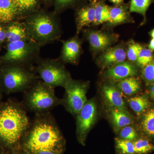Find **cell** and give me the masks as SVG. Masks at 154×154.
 <instances>
[{
	"instance_id": "cell-15",
	"label": "cell",
	"mask_w": 154,
	"mask_h": 154,
	"mask_svg": "<svg viewBox=\"0 0 154 154\" xmlns=\"http://www.w3.org/2000/svg\"><path fill=\"white\" fill-rule=\"evenodd\" d=\"M102 93L106 102L115 109L125 111V104L119 91L113 86L105 85L102 88Z\"/></svg>"
},
{
	"instance_id": "cell-26",
	"label": "cell",
	"mask_w": 154,
	"mask_h": 154,
	"mask_svg": "<svg viewBox=\"0 0 154 154\" xmlns=\"http://www.w3.org/2000/svg\"><path fill=\"white\" fill-rule=\"evenodd\" d=\"M142 124L146 133L149 135H154V109L150 110L146 113Z\"/></svg>"
},
{
	"instance_id": "cell-4",
	"label": "cell",
	"mask_w": 154,
	"mask_h": 154,
	"mask_svg": "<svg viewBox=\"0 0 154 154\" xmlns=\"http://www.w3.org/2000/svg\"><path fill=\"white\" fill-rule=\"evenodd\" d=\"M61 103L62 99L56 96L54 88L40 79L24 93L23 105L36 114L49 112Z\"/></svg>"
},
{
	"instance_id": "cell-38",
	"label": "cell",
	"mask_w": 154,
	"mask_h": 154,
	"mask_svg": "<svg viewBox=\"0 0 154 154\" xmlns=\"http://www.w3.org/2000/svg\"><path fill=\"white\" fill-rule=\"evenodd\" d=\"M150 34V36L152 37V38H154V29H153V30L151 31Z\"/></svg>"
},
{
	"instance_id": "cell-27",
	"label": "cell",
	"mask_w": 154,
	"mask_h": 154,
	"mask_svg": "<svg viewBox=\"0 0 154 154\" xmlns=\"http://www.w3.org/2000/svg\"><path fill=\"white\" fill-rule=\"evenodd\" d=\"M134 143L135 154H144L154 150V145L148 140L145 139H139Z\"/></svg>"
},
{
	"instance_id": "cell-21",
	"label": "cell",
	"mask_w": 154,
	"mask_h": 154,
	"mask_svg": "<svg viewBox=\"0 0 154 154\" xmlns=\"http://www.w3.org/2000/svg\"><path fill=\"white\" fill-rule=\"evenodd\" d=\"M130 107L137 115L143 113L150 105L148 99L145 96L132 97L128 100Z\"/></svg>"
},
{
	"instance_id": "cell-24",
	"label": "cell",
	"mask_w": 154,
	"mask_h": 154,
	"mask_svg": "<svg viewBox=\"0 0 154 154\" xmlns=\"http://www.w3.org/2000/svg\"><path fill=\"white\" fill-rule=\"evenodd\" d=\"M116 145L120 154H135L134 143L132 141L117 138L116 139Z\"/></svg>"
},
{
	"instance_id": "cell-33",
	"label": "cell",
	"mask_w": 154,
	"mask_h": 154,
	"mask_svg": "<svg viewBox=\"0 0 154 154\" xmlns=\"http://www.w3.org/2000/svg\"><path fill=\"white\" fill-rule=\"evenodd\" d=\"M6 40L5 28L0 25V46Z\"/></svg>"
},
{
	"instance_id": "cell-35",
	"label": "cell",
	"mask_w": 154,
	"mask_h": 154,
	"mask_svg": "<svg viewBox=\"0 0 154 154\" xmlns=\"http://www.w3.org/2000/svg\"><path fill=\"white\" fill-rule=\"evenodd\" d=\"M149 49L154 51V38H152L149 45Z\"/></svg>"
},
{
	"instance_id": "cell-13",
	"label": "cell",
	"mask_w": 154,
	"mask_h": 154,
	"mask_svg": "<svg viewBox=\"0 0 154 154\" xmlns=\"http://www.w3.org/2000/svg\"><path fill=\"white\" fill-rule=\"evenodd\" d=\"M5 28L6 40L8 43L30 39L24 22H12Z\"/></svg>"
},
{
	"instance_id": "cell-32",
	"label": "cell",
	"mask_w": 154,
	"mask_h": 154,
	"mask_svg": "<svg viewBox=\"0 0 154 154\" xmlns=\"http://www.w3.org/2000/svg\"><path fill=\"white\" fill-rule=\"evenodd\" d=\"M55 4L57 9H63L70 5L76 0H55Z\"/></svg>"
},
{
	"instance_id": "cell-6",
	"label": "cell",
	"mask_w": 154,
	"mask_h": 154,
	"mask_svg": "<svg viewBox=\"0 0 154 154\" xmlns=\"http://www.w3.org/2000/svg\"><path fill=\"white\" fill-rule=\"evenodd\" d=\"M40 48L31 39L10 42L6 53L0 57V63L33 68L40 58Z\"/></svg>"
},
{
	"instance_id": "cell-17",
	"label": "cell",
	"mask_w": 154,
	"mask_h": 154,
	"mask_svg": "<svg viewBox=\"0 0 154 154\" xmlns=\"http://www.w3.org/2000/svg\"><path fill=\"white\" fill-rule=\"evenodd\" d=\"M18 14V9L13 0H0V23L13 22Z\"/></svg>"
},
{
	"instance_id": "cell-22",
	"label": "cell",
	"mask_w": 154,
	"mask_h": 154,
	"mask_svg": "<svg viewBox=\"0 0 154 154\" xmlns=\"http://www.w3.org/2000/svg\"><path fill=\"white\" fill-rule=\"evenodd\" d=\"M110 21L111 24L117 25L125 22L128 18L127 12L123 7L110 8Z\"/></svg>"
},
{
	"instance_id": "cell-8",
	"label": "cell",
	"mask_w": 154,
	"mask_h": 154,
	"mask_svg": "<svg viewBox=\"0 0 154 154\" xmlns=\"http://www.w3.org/2000/svg\"><path fill=\"white\" fill-rule=\"evenodd\" d=\"M88 85L87 82L72 79L64 87L65 95L61 105L72 114L76 115L87 100Z\"/></svg>"
},
{
	"instance_id": "cell-20",
	"label": "cell",
	"mask_w": 154,
	"mask_h": 154,
	"mask_svg": "<svg viewBox=\"0 0 154 154\" xmlns=\"http://www.w3.org/2000/svg\"><path fill=\"white\" fill-rule=\"evenodd\" d=\"M95 19L94 24L100 25L110 21V8L102 3H95Z\"/></svg>"
},
{
	"instance_id": "cell-40",
	"label": "cell",
	"mask_w": 154,
	"mask_h": 154,
	"mask_svg": "<svg viewBox=\"0 0 154 154\" xmlns=\"http://www.w3.org/2000/svg\"><path fill=\"white\" fill-rule=\"evenodd\" d=\"M25 153H23V154H29L28 153H27V152H25Z\"/></svg>"
},
{
	"instance_id": "cell-34",
	"label": "cell",
	"mask_w": 154,
	"mask_h": 154,
	"mask_svg": "<svg viewBox=\"0 0 154 154\" xmlns=\"http://www.w3.org/2000/svg\"><path fill=\"white\" fill-rule=\"evenodd\" d=\"M62 152L55 151H43L37 152L33 154H61Z\"/></svg>"
},
{
	"instance_id": "cell-30",
	"label": "cell",
	"mask_w": 154,
	"mask_h": 154,
	"mask_svg": "<svg viewBox=\"0 0 154 154\" xmlns=\"http://www.w3.org/2000/svg\"><path fill=\"white\" fill-rule=\"evenodd\" d=\"M120 136L122 139L132 141L136 138L137 133L133 128L128 125L122 128L120 131Z\"/></svg>"
},
{
	"instance_id": "cell-7",
	"label": "cell",
	"mask_w": 154,
	"mask_h": 154,
	"mask_svg": "<svg viewBox=\"0 0 154 154\" xmlns=\"http://www.w3.org/2000/svg\"><path fill=\"white\" fill-rule=\"evenodd\" d=\"M33 70L39 79L54 88L62 87L64 88L72 79L67 71L64 63L57 59L41 58L37 61Z\"/></svg>"
},
{
	"instance_id": "cell-29",
	"label": "cell",
	"mask_w": 154,
	"mask_h": 154,
	"mask_svg": "<svg viewBox=\"0 0 154 154\" xmlns=\"http://www.w3.org/2000/svg\"><path fill=\"white\" fill-rule=\"evenodd\" d=\"M142 48L141 45L138 43H133L131 44L128 47L126 54L128 60L132 62L136 61L139 54Z\"/></svg>"
},
{
	"instance_id": "cell-11",
	"label": "cell",
	"mask_w": 154,
	"mask_h": 154,
	"mask_svg": "<svg viewBox=\"0 0 154 154\" xmlns=\"http://www.w3.org/2000/svg\"><path fill=\"white\" fill-rule=\"evenodd\" d=\"M137 69L131 63L123 62L115 65L107 70L106 76L113 81H121L137 74Z\"/></svg>"
},
{
	"instance_id": "cell-10",
	"label": "cell",
	"mask_w": 154,
	"mask_h": 154,
	"mask_svg": "<svg viewBox=\"0 0 154 154\" xmlns=\"http://www.w3.org/2000/svg\"><path fill=\"white\" fill-rule=\"evenodd\" d=\"M62 42L63 46L59 59L64 64L76 63L82 53V42L75 36Z\"/></svg>"
},
{
	"instance_id": "cell-39",
	"label": "cell",
	"mask_w": 154,
	"mask_h": 154,
	"mask_svg": "<svg viewBox=\"0 0 154 154\" xmlns=\"http://www.w3.org/2000/svg\"><path fill=\"white\" fill-rule=\"evenodd\" d=\"M2 94H1V88H0V101L1 100V98H2Z\"/></svg>"
},
{
	"instance_id": "cell-1",
	"label": "cell",
	"mask_w": 154,
	"mask_h": 154,
	"mask_svg": "<svg viewBox=\"0 0 154 154\" xmlns=\"http://www.w3.org/2000/svg\"><path fill=\"white\" fill-rule=\"evenodd\" d=\"M24 139L23 149L29 154L63 150V136L50 112L36 114Z\"/></svg>"
},
{
	"instance_id": "cell-37",
	"label": "cell",
	"mask_w": 154,
	"mask_h": 154,
	"mask_svg": "<svg viewBox=\"0 0 154 154\" xmlns=\"http://www.w3.org/2000/svg\"><path fill=\"white\" fill-rule=\"evenodd\" d=\"M109 1L112 2V3H114V4L118 5V4H120L122 3L123 0H109Z\"/></svg>"
},
{
	"instance_id": "cell-9",
	"label": "cell",
	"mask_w": 154,
	"mask_h": 154,
	"mask_svg": "<svg viewBox=\"0 0 154 154\" xmlns=\"http://www.w3.org/2000/svg\"><path fill=\"white\" fill-rule=\"evenodd\" d=\"M96 107L93 100L87 101L77 114L76 134L79 142L85 144L87 135L96 121Z\"/></svg>"
},
{
	"instance_id": "cell-28",
	"label": "cell",
	"mask_w": 154,
	"mask_h": 154,
	"mask_svg": "<svg viewBox=\"0 0 154 154\" xmlns=\"http://www.w3.org/2000/svg\"><path fill=\"white\" fill-rule=\"evenodd\" d=\"M153 60L152 51L147 48H142L137 60L139 65L144 67L147 65Z\"/></svg>"
},
{
	"instance_id": "cell-25",
	"label": "cell",
	"mask_w": 154,
	"mask_h": 154,
	"mask_svg": "<svg viewBox=\"0 0 154 154\" xmlns=\"http://www.w3.org/2000/svg\"><path fill=\"white\" fill-rule=\"evenodd\" d=\"M18 9V14H25L33 11L37 7L38 0H13Z\"/></svg>"
},
{
	"instance_id": "cell-14",
	"label": "cell",
	"mask_w": 154,
	"mask_h": 154,
	"mask_svg": "<svg viewBox=\"0 0 154 154\" xmlns=\"http://www.w3.org/2000/svg\"><path fill=\"white\" fill-rule=\"evenodd\" d=\"M126 57V53L124 48L117 46L107 49L100 59L103 65L108 66L123 62Z\"/></svg>"
},
{
	"instance_id": "cell-36",
	"label": "cell",
	"mask_w": 154,
	"mask_h": 154,
	"mask_svg": "<svg viewBox=\"0 0 154 154\" xmlns=\"http://www.w3.org/2000/svg\"><path fill=\"white\" fill-rule=\"evenodd\" d=\"M150 94L152 98L154 99V84H153L150 88Z\"/></svg>"
},
{
	"instance_id": "cell-12",
	"label": "cell",
	"mask_w": 154,
	"mask_h": 154,
	"mask_svg": "<svg viewBox=\"0 0 154 154\" xmlns=\"http://www.w3.org/2000/svg\"><path fill=\"white\" fill-rule=\"evenodd\" d=\"M85 34L91 47L94 50L106 49L113 42L111 36L102 31L89 30Z\"/></svg>"
},
{
	"instance_id": "cell-19",
	"label": "cell",
	"mask_w": 154,
	"mask_h": 154,
	"mask_svg": "<svg viewBox=\"0 0 154 154\" xmlns=\"http://www.w3.org/2000/svg\"><path fill=\"white\" fill-rule=\"evenodd\" d=\"M125 111L113 108L111 110V116L113 124L116 128L119 129L131 124V118Z\"/></svg>"
},
{
	"instance_id": "cell-16",
	"label": "cell",
	"mask_w": 154,
	"mask_h": 154,
	"mask_svg": "<svg viewBox=\"0 0 154 154\" xmlns=\"http://www.w3.org/2000/svg\"><path fill=\"white\" fill-rule=\"evenodd\" d=\"M95 19V9L94 5L86 6L80 9L77 13L76 25L77 34L82 28L94 23Z\"/></svg>"
},
{
	"instance_id": "cell-18",
	"label": "cell",
	"mask_w": 154,
	"mask_h": 154,
	"mask_svg": "<svg viewBox=\"0 0 154 154\" xmlns=\"http://www.w3.org/2000/svg\"><path fill=\"white\" fill-rule=\"evenodd\" d=\"M122 92L126 95H132L140 90V85L138 80L134 77L121 80L118 85Z\"/></svg>"
},
{
	"instance_id": "cell-2",
	"label": "cell",
	"mask_w": 154,
	"mask_h": 154,
	"mask_svg": "<svg viewBox=\"0 0 154 154\" xmlns=\"http://www.w3.org/2000/svg\"><path fill=\"white\" fill-rule=\"evenodd\" d=\"M30 124L24 105L10 102L0 107V140L5 144L14 146L24 139Z\"/></svg>"
},
{
	"instance_id": "cell-3",
	"label": "cell",
	"mask_w": 154,
	"mask_h": 154,
	"mask_svg": "<svg viewBox=\"0 0 154 154\" xmlns=\"http://www.w3.org/2000/svg\"><path fill=\"white\" fill-rule=\"evenodd\" d=\"M24 22L29 38L41 48L58 40L61 36L60 23L54 16L36 13L27 17Z\"/></svg>"
},
{
	"instance_id": "cell-31",
	"label": "cell",
	"mask_w": 154,
	"mask_h": 154,
	"mask_svg": "<svg viewBox=\"0 0 154 154\" xmlns=\"http://www.w3.org/2000/svg\"><path fill=\"white\" fill-rule=\"evenodd\" d=\"M143 74L147 82L154 84V60L144 67Z\"/></svg>"
},
{
	"instance_id": "cell-5",
	"label": "cell",
	"mask_w": 154,
	"mask_h": 154,
	"mask_svg": "<svg viewBox=\"0 0 154 154\" xmlns=\"http://www.w3.org/2000/svg\"><path fill=\"white\" fill-rule=\"evenodd\" d=\"M38 79L33 68L6 65L0 70L1 86L8 94L25 93Z\"/></svg>"
},
{
	"instance_id": "cell-23",
	"label": "cell",
	"mask_w": 154,
	"mask_h": 154,
	"mask_svg": "<svg viewBox=\"0 0 154 154\" xmlns=\"http://www.w3.org/2000/svg\"><path fill=\"white\" fill-rule=\"evenodd\" d=\"M152 0H131L130 12L141 14L145 17L146 12Z\"/></svg>"
}]
</instances>
